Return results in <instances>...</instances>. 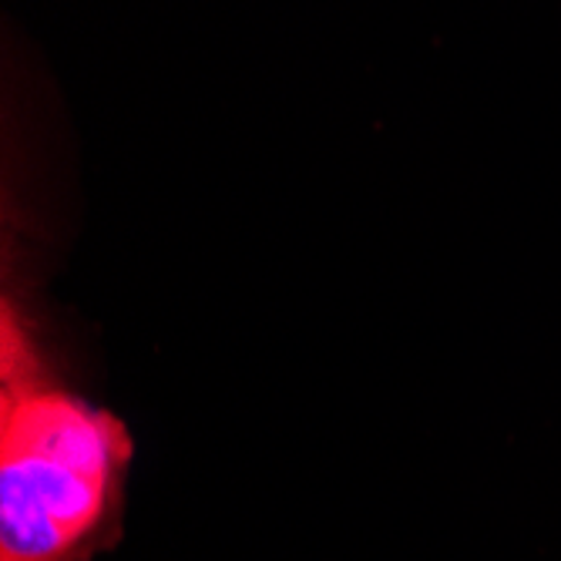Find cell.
<instances>
[{
  "mask_svg": "<svg viewBox=\"0 0 561 561\" xmlns=\"http://www.w3.org/2000/svg\"><path fill=\"white\" fill-rule=\"evenodd\" d=\"M0 360V561H84L118 535L131 434L47 380L11 306Z\"/></svg>",
  "mask_w": 561,
  "mask_h": 561,
  "instance_id": "6da1fadb",
  "label": "cell"
}]
</instances>
